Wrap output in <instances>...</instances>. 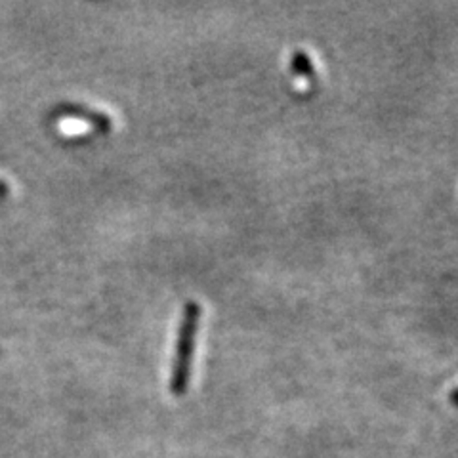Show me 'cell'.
<instances>
[{
  "mask_svg": "<svg viewBox=\"0 0 458 458\" xmlns=\"http://www.w3.org/2000/svg\"><path fill=\"white\" fill-rule=\"evenodd\" d=\"M200 315H203V308H200V304L195 302V300H190V302L182 310L176 346H174V361H172V372H170V392L174 395H183L190 388Z\"/></svg>",
  "mask_w": 458,
  "mask_h": 458,
  "instance_id": "1",
  "label": "cell"
},
{
  "mask_svg": "<svg viewBox=\"0 0 458 458\" xmlns=\"http://www.w3.org/2000/svg\"><path fill=\"white\" fill-rule=\"evenodd\" d=\"M291 69L293 73L302 77V79H313L315 75V67L311 62V55L306 50H294L291 55Z\"/></svg>",
  "mask_w": 458,
  "mask_h": 458,
  "instance_id": "2",
  "label": "cell"
},
{
  "mask_svg": "<svg viewBox=\"0 0 458 458\" xmlns=\"http://www.w3.org/2000/svg\"><path fill=\"white\" fill-rule=\"evenodd\" d=\"M449 401H451V405L458 407V388H454V390L451 392V395H449Z\"/></svg>",
  "mask_w": 458,
  "mask_h": 458,
  "instance_id": "3",
  "label": "cell"
}]
</instances>
